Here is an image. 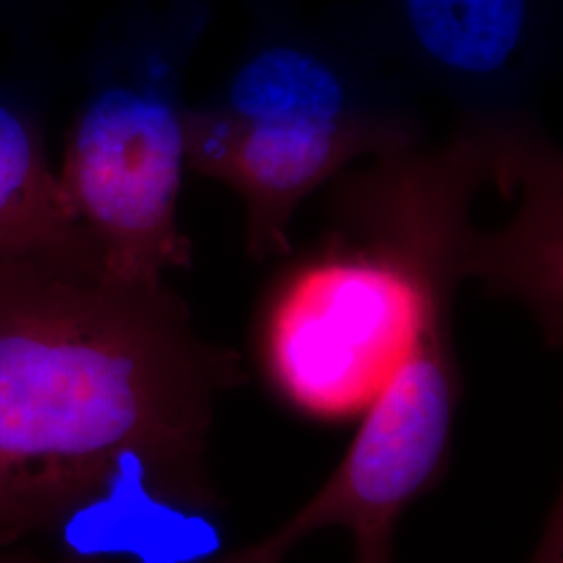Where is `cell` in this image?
Returning a JSON list of instances; mask_svg holds the SVG:
<instances>
[{
  "mask_svg": "<svg viewBox=\"0 0 563 563\" xmlns=\"http://www.w3.org/2000/svg\"><path fill=\"white\" fill-rule=\"evenodd\" d=\"M244 380L241 355L205 341L165 280H104L63 255L0 260V539L132 474L209 493L216 405Z\"/></svg>",
  "mask_w": 563,
  "mask_h": 563,
  "instance_id": "obj_1",
  "label": "cell"
},
{
  "mask_svg": "<svg viewBox=\"0 0 563 563\" xmlns=\"http://www.w3.org/2000/svg\"><path fill=\"white\" fill-rule=\"evenodd\" d=\"M251 27L218 88L186 109V163L246 207L255 262L292 253L295 213L363 155L423 144L418 90L384 55L357 7L307 20L288 0H246Z\"/></svg>",
  "mask_w": 563,
  "mask_h": 563,
  "instance_id": "obj_2",
  "label": "cell"
},
{
  "mask_svg": "<svg viewBox=\"0 0 563 563\" xmlns=\"http://www.w3.org/2000/svg\"><path fill=\"white\" fill-rule=\"evenodd\" d=\"M211 20V0H121L84 53L57 181L104 280L153 284L192 265L178 223L184 84Z\"/></svg>",
  "mask_w": 563,
  "mask_h": 563,
  "instance_id": "obj_3",
  "label": "cell"
},
{
  "mask_svg": "<svg viewBox=\"0 0 563 563\" xmlns=\"http://www.w3.org/2000/svg\"><path fill=\"white\" fill-rule=\"evenodd\" d=\"M437 284L411 351L363 411L357 434L322 488L255 543L207 563H284L313 534L341 528L353 543L393 541L405 509L430 493L449 462L462 376L453 346L460 286Z\"/></svg>",
  "mask_w": 563,
  "mask_h": 563,
  "instance_id": "obj_4",
  "label": "cell"
},
{
  "mask_svg": "<svg viewBox=\"0 0 563 563\" xmlns=\"http://www.w3.org/2000/svg\"><path fill=\"white\" fill-rule=\"evenodd\" d=\"M384 55L462 123L539 121V95L562 60V0H365Z\"/></svg>",
  "mask_w": 563,
  "mask_h": 563,
  "instance_id": "obj_5",
  "label": "cell"
},
{
  "mask_svg": "<svg viewBox=\"0 0 563 563\" xmlns=\"http://www.w3.org/2000/svg\"><path fill=\"white\" fill-rule=\"evenodd\" d=\"M63 255L99 265L63 199L32 107L0 92V260Z\"/></svg>",
  "mask_w": 563,
  "mask_h": 563,
  "instance_id": "obj_6",
  "label": "cell"
},
{
  "mask_svg": "<svg viewBox=\"0 0 563 563\" xmlns=\"http://www.w3.org/2000/svg\"><path fill=\"white\" fill-rule=\"evenodd\" d=\"M562 516H551L549 526L544 530L543 541L541 547L537 549L534 558L530 563H562Z\"/></svg>",
  "mask_w": 563,
  "mask_h": 563,
  "instance_id": "obj_7",
  "label": "cell"
},
{
  "mask_svg": "<svg viewBox=\"0 0 563 563\" xmlns=\"http://www.w3.org/2000/svg\"><path fill=\"white\" fill-rule=\"evenodd\" d=\"M353 563H395L393 562V541L355 544Z\"/></svg>",
  "mask_w": 563,
  "mask_h": 563,
  "instance_id": "obj_8",
  "label": "cell"
},
{
  "mask_svg": "<svg viewBox=\"0 0 563 563\" xmlns=\"http://www.w3.org/2000/svg\"><path fill=\"white\" fill-rule=\"evenodd\" d=\"M27 7L30 0H0V34L15 25Z\"/></svg>",
  "mask_w": 563,
  "mask_h": 563,
  "instance_id": "obj_9",
  "label": "cell"
}]
</instances>
